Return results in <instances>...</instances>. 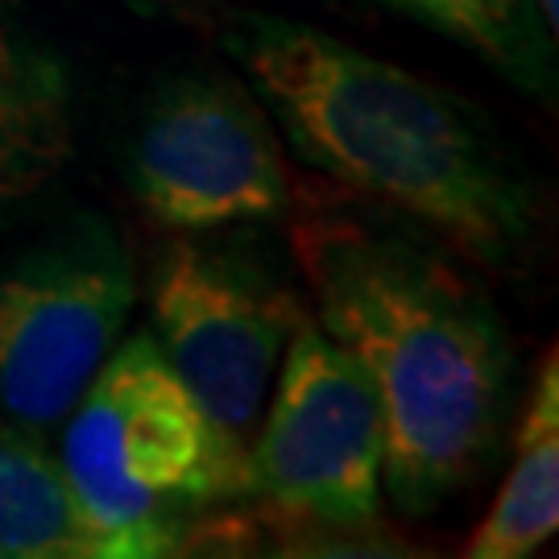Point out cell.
Returning a JSON list of instances; mask_svg holds the SVG:
<instances>
[{
	"label": "cell",
	"instance_id": "1",
	"mask_svg": "<svg viewBox=\"0 0 559 559\" xmlns=\"http://www.w3.org/2000/svg\"><path fill=\"white\" fill-rule=\"evenodd\" d=\"M295 258L316 323L378 390L390 498L402 514L427 519L501 448L514 344L498 307L402 228L307 216L295 228Z\"/></svg>",
	"mask_w": 559,
	"mask_h": 559
},
{
	"label": "cell",
	"instance_id": "13",
	"mask_svg": "<svg viewBox=\"0 0 559 559\" xmlns=\"http://www.w3.org/2000/svg\"><path fill=\"white\" fill-rule=\"evenodd\" d=\"M535 4H539L543 21H547V25H551V29L559 34V0H535Z\"/></svg>",
	"mask_w": 559,
	"mask_h": 559
},
{
	"label": "cell",
	"instance_id": "5",
	"mask_svg": "<svg viewBox=\"0 0 559 559\" xmlns=\"http://www.w3.org/2000/svg\"><path fill=\"white\" fill-rule=\"evenodd\" d=\"M138 307V265L117 224L75 212L0 261V419L59 427Z\"/></svg>",
	"mask_w": 559,
	"mask_h": 559
},
{
	"label": "cell",
	"instance_id": "3",
	"mask_svg": "<svg viewBox=\"0 0 559 559\" xmlns=\"http://www.w3.org/2000/svg\"><path fill=\"white\" fill-rule=\"evenodd\" d=\"M62 423L59 464L100 559L179 556L212 510L245 501V448L203 415L150 332L108 353Z\"/></svg>",
	"mask_w": 559,
	"mask_h": 559
},
{
	"label": "cell",
	"instance_id": "8",
	"mask_svg": "<svg viewBox=\"0 0 559 559\" xmlns=\"http://www.w3.org/2000/svg\"><path fill=\"white\" fill-rule=\"evenodd\" d=\"M71 154V80L46 50L0 34V233Z\"/></svg>",
	"mask_w": 559,
	"mask_h": 559
},
{
	"label": "cell",
	"instance_id": "4",
	"mask_svg": "<svg viewBox=\"0 0 559 559\" xmlns=\"http://www.w3.org/2000/svg\"><path fill=\"white\" fill-rule=\"evenodd\" d=\"M278 394L245 448V501L295 539H385L381 402L360 360L302 316Z\"/></svg>",
	"mask_w": 559,
	"mask_h": 559
},
{
	"label": "cell",
	"instance_id": "12",
	"mask_svg": "<svg viewBox=\"0 0 559 559\" xmlns=\"http://www.w3.org/2000/svg\"><path fill=\"white\" fill-rule=\"evenodd\" d=\"M138 17L150 21H200L212 13L216 0H124Z\"/></svg>",
	"mask_w": 559,
	"mask_h": 559
},
{
	"label": "cell",
	"instance_id": "7",
	"mask_svg": "<svg viewBox=\"0 0 559 559\" xmlns=\"http://www.w3.org/2000/svg\"><path fill=\"white\" fill-rule=\"evenodd\" d=\"M299 295L228 233H179L150 282V336L224 440L245 448L295 336Z\"/></svg>",
	"mask_w": 559,
	"mask_h": 559
},
{
	"label": "cell",
	"instance_id": "10",
	"mask_svg": "<svg viewBox=\"0 0 559 559\" xmlns=\"http://www.w3.org/2000/svg\"><path fill=\"white\" fill-rule=\"evenodd\" d=\"M0 559H100L41 431L0 419Z\"/></svg>",
	"mask_w": 559,
	"mask_h": 559
},
{
	"label": "cell",
	"instance_id": "2",
	"mask_svg": "<svg viewBox=\"0 0 559 559\" xmlns=\"http://www.w3.org/2000/svg\"><path fill=\"white\" fill-rule=\"evenodd\" d=\"M224 50L302 166L489 265L526 245L531 191L456 92L274 13H237Z\"/></svg>",
	"mask_w": 559,
	"mask_h": 559
},
{
	"label": "cell",
	"instance_id": "6",
	"mask_svg": "<svg viewBox=\"0 0 559 559\" xmlns=\"http://www.w3.org/2000/svg\"><path fill=\"white\" fill-rule=\"evenodd\" d=\"M124 170L138 207L166 233L265 228L295 203L270 108L249 83L207 71H179L145 96Z\"/></svg>",
	"mask_w": 559,
	"mask_h": 559
},
{
	"label": "cell",
	"instance_id": "11",
	"mask_svg": "<svg viewBox=\"0 0 559 559\" xmlns=\"http://www.w3.org/2000/svg\"><path fill=\"white\" fill-rule=\"evenodd\" d=\"M399 17L456 41L535 100H556V29L535 0H381Z\"/></svg>",
	"mask_w": 559,
	"mask_h": 559
},
{
	"label": "cell",
	"instance_id": "9",
	"mask_svg": "<svg viewBox=\"0 0 559 559\" xmlns=\"http://www.w3.org/2000/svg\"><path fill=\"white\" fill-rule=\"evenodd\" d=\"M559 526V353L547 348L514 431L510 473L464 547L468 559H526Z\"/></svg>",
	"mask_w": 559,
	"mask_h": 559
}]
</instances>
